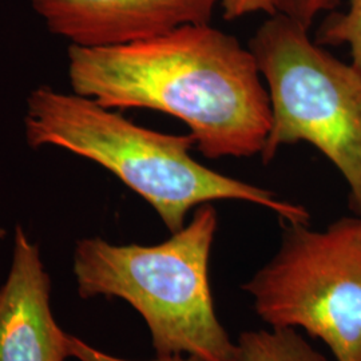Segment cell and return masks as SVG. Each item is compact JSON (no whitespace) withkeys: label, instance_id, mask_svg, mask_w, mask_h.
Returning a JSON list of instances; mask_svg holds the SVG:
<instances>
[{"label":"cell","instance_id":"obj_1","mask_svg":"<svg viewBox=\"0 0 361 361\" xmlns=\"http://www.w3.org/2000/svg\"><path fill=\"white\" fill-rule=\"evenodd\" d=\"M67 59L71 91L113 110L176 116L210 159L264 150L271 101L256 59L234 35L210 23L114 47L70 46Z\"/></svg>","mask_w":361,"mask_h":361},{"label":"cell","instance_id":"obj_2","mask_svg":"<svg viewBox=\"0 0 361 361\" xmlns=\"http://www.w3.org/2000/svg\"><path fill=\"white\" fill-rule=\"evenodd\" d=\"M27 143L59 147L109 170L153 207L170 233L188 214L214 201H243L269 209L288 224H310L301 205L194 159L192 134H166L131 122L116 110L77 92L43 85L27 97Z\"/></svg>","mask_w":361,"mask_h":361},{"label":"cell","instance_id":"obj_3","mask_svg":"<svg viewBox=\"0 0 361 361\" xmlns=\"http://www.w3.org/2000/svg\"><path fill=\"white\" fill-rule=\"evenodd\" d=\"M217 229L219 213L205 204L180 231L157 245L82 238L73 253L78 295L129 302L142 316L159 357L232 361L235 344L219 323L209 283Z\"/></svg>","mask_w":361,"mask_h":361},{"label":"cell","instance_id":"obj_4","mask_svg":"<svg viewBox=\"0 0 361 361\" xmlns=\"http://www.w3.org/2000/svg\"><path fill=\"white\" fill-rule=\"evenodd\" d=\"M271 101V123L261 153L269 164L288 145L307 142L347 180L361 212V71L336 58L310 30L269 15L249 42Z\"/></svg>","mask_w":361,"mask_h":361},{"label":"cell","instance_id":"obj_5","mask_svg":"<svg viewBox=\"0 0 361 361\" xmlns=\"http://www.w3.org/2000/svg\"><path fill=\"white\" fill-rule=\"evenodd\" d=\"M273 328H301L337 361H361V221L288 224L271 261L243 285Z\"/></svg>","mask_w":361,"mask_h":361},{"label":"cell","instance_id":"obj_6","mask_svg":"<svg viewBox=\"0 0 361 361\" xmlns=\"http://www.w3.org/2000/svg\"><path fill=\"white\" fill-rule=\"evenodd\" d=\"M49 31L70 46L114 47L212 22L219 0H30Z\"/></svg>","mask_w":361,"mask_h":361},{"label":"cell","instance_id":"obj_7","mask_svg":"<svg viewBox=\"0 0 361 361\" xmlns=\"http://www.w3.org/2000/svg\"><path fill=\"white\" fill-rule=\"evenodd\" d=\"M68 334L51 310V279L39 246L18 224L11 267L0 286V361H66Z\"/></svg>","mask_w":361,"mask_h":361},{"label":"cell","instance_id":"obj_8","mask_svg":"<svg viewBox=\"0 0 361 361\" xmlns=\"http://www.w3.org/2000/svg\"><path fill=\"white\" fill-rule=\"evenodd\" d=\"M232 361H329L310 347L295 328L246 331L241 334Z\"/></svg>","mask_w":361,"mask_h":361},{"label":"cell","instance_id":"obj_9","mask_svg":"<svg viewBox=\"0 0 361 361\" xmlns=\"http://www.w3.org/2000/svg\"><path fill=\"white\" fill-rule=\"evenodd\" d=\"M344 13H331L319 28L316 42L322 46H348L352 65L361 71V0H347Z\"/></svg>","mask_w":361,"mask_h":361},{"label":"cell","instance_id":"obj_10","mask_svg":"<svg viewBox=\"0 0 361 361\" xmlns=\"http://www.w3.org/2000/svg\"><path fill=\"white\" fill-rule=\"evenodd\" d=\"M341 0H276V13H281L310 30L317 16L335 10Z\"/></svg>","mask_w":361,"mask_h":361},{"label":"cell","instance_id":"obj_11","mask_svg":"<svg viewBox=\"0 0 361 361\" xmlns=\"http://www.w3.org/2000/svg\"><path fill=\"white\" fill-rule=\"evenodd\" d=\"M67 349H68V356L75 357L79 361H133L125 360L121 357H116L113 355L104 353L99 349L91 347L86 341L80 340L77 336L68 335L67 340ZM152 361H198L185 355H174V356H164L159 357L157 356V360Z\"/></svg>","mask_w":361,"mask_h":361},{"label":"cell","instance_id":"obj_12","mask_svg":"<svg viewBox=\"0 0 361 361\" xmlns=\"http://www.w3.org/2000/svg\"><path fill=\"white\" fill-rule=\"evenodd\" d=\"M219 4L226 20H235L252 13H276V0H219Z\"/></svg>","mask_w":361,"mask_h":361},{"label":"cell","instance_id":"obj_13","mask_svg":"<svg viewBox=\"0 0 361 361\" xmlns=\"http://www.w3.org/2000/svg\"><path fill=\"white\" fill-rule=\"evenodd\" d=\"M6 235H7V232H6V229L0 226V244L3 243V240L6 238Z\"/></svg>","mask_w":361,"mask_h":361},{"label":"cell","instance_id":"obj_14","mask_svg":"<svg viewBox=\"0 0 361 361\" xmlns=\"http://www.w3.org/2000/svg\"><path fill=\"white\" fill-rule=\"evenodd\" d=\"M359 216H360V217H359V219H360V221H361V212H360V213H359Z\"/></svg>","mask_w":361,"mask_h":361}]
</instances>
